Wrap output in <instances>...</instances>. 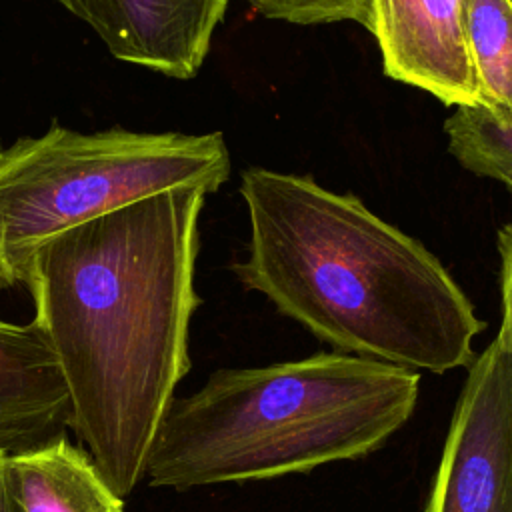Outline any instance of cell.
Segmentation results:
<instances>
[{"label":"cell","instance_id":"6da1fadb","mask_svg":"<svg viewBox=\"0 0 512 512\" xmlns=\"http://www.w3.org/2000/svg\"><path fill=\"white\" fill-rule=\"evenodd\" d=\"M208 190L170 188L36 248L26 290L68 390V426L120 498L144 480L190 370L198 220Z\"/></svg>","mask_w":512,"mask_h":512},{"label":"cell","instance_id":"7a4b0ae2","mask_svg":"<svg viewBox=\"0 0 512 512\" xmlns=\"http://www.w3.org/2000/svg\"><path fill=\"white\" fill-rule=\"evenodd\" d=\"M248 256L236 278L336 352L416 372L468 368L484 330L474 304L418 240L354 194L248 168Z\"/></svg>","mask_w":512,"mask_h":512},{"label":"cell","instance_id":"3957f363","mask_svg":"<svg viewBox=\"0 0 512 512\" xmlns=\"http://www.w3.org/2000/svg\"><path fill=\"white\" fill-rule=\"evenodd\" d=\"M420 372L318 352L250 368H220L174 396L152 442V488L244 484L360 460L414 414Z\"/></svg>","mask_w":512,"mask_h":512},{"label":"cell","instance_id":"277c9868","mask_svg":"<svg viewBox=\"0 0 512 512\" xmlns=\"http://www.w3.org/2000/svg\"><path fill=\"white\" fill-rule=\"evenodd\" d=\"M220 132H78L56 120L0 148V290L26 286L48 238L180 186L216 192L230 176Z\"/></svg>","mask_w":512,"mask_h":512},{"label":"cell","instance_id":"5b68a950","mask_svg":"<svg viewBox=\"0 0 512 512\" xmlns=\"http://www.w3.org/2000/svg\"><path fill=\"white\" fill-rule=\"evenodd\" d=\"M424 512H512V354L500 336L468 366Z\"/></svg>","mask_w":512,"mask_h":512},{"label":"cell","instance_id":"8992f818","mask_svg":"<svg viewBox=\"0 0 512 512\" xmlns=\"http://www.w3.org/2000/svg\"><path fill=\"white\" fill-rule=\"evenodd\" d=\"M128 64L188 80L202 68L230 0H54Z\"/></svg>","mask_w":512,"mask_h":512},{"label":"cell","instance_id":"52a82bcc","mask_svg":"<svg viewBox=\"0 0 512 512\" xmlns=\"http://www.w3.org/2000/svg\"><path fill=\"white\" fill-rule=\"evenodd\" d=\"M468 0H372L386 76L446 106H478L464 40Z\"/></svg>","mask_w":512,"mask_h":512},{"label":"cell","instance_id":"ba28073f","mask_svg":"<svg viewBox=\"0 0 512 512\" xmlns=\"http://www.w3.org/2000/svg\"><path fill=\"white\" fill-rule=\"evenodd\" d=\"M68 390L34 322L0 318V448L18 452L68 426Z\"/></svg>","mask_w":512,"mask_h":512},{"label":"cell","instance_id":"9c48e42d","mask_svg":"<svg viewBox=\"0 0 512 512\" xmlns=\"http://www.w3.org/2000/svg\"><path fill=\"white\" fill-rule=\"evenodd\" d=\"M4 478L14 512H126L92 454L66 432L10 452Z\"/></svg>","mask_w":512,"mask_h":512},{"label":"cell","instance_id":"30bf717a","mask_svg":"<svg viewBox=\"0 0 512 512\" xmlns=\"http://www.w3.org/2000/svg\"><path fill=\"white\" fill-rule=\"evenodd\" d=\"M464 40L478 108L512 124V0H468Z\"/></svg>","mask_w":512,"mask_h":512},{"label":"cell","instance_id":"8fae6325","mask_svg":"<svg viewBox=\"0 0 512 512\" xmlns=\"http://www.w3.org/2000/svg\"><path fill=\"white\" fill-rule=\"evenodd\" d=\"M448 152L476 176L498 180L512 172V124L478 106H460L444 122Z\"/></svg>","mask_w":512,"mask_h":512},{"label":"cell","instance_id":"7c38bea8","mask_svg":"<svg viewBox=\"0 0 512 512\" xmlns=\"http://www.w3.org/2000/svg\"><path fill=\"white\" fill-rule=\"evenodd\" d=\"M256 12L270 20L290 24L354 22L372 32V0H248Z\"/></svg>","mask_w":512,"mask_h":512},{"label":"cell","instance_id":"4fadbf2b","mask_svg":"<svg viewBox=\"0 0 512 512\" xmlns=\"http://www.w3.org/2000/svg\"><path fill=\"white\" fill-rule=\"evenodd\" d=\"M500 252V304L502 320L496 336L504 340L512 354V222H508L498 234Z\"/></svg>","mask_w":512,"mask_h":512},{"label":"cell","instance_id":"5bb4252c","mask_svg":"<svg viewBox=\"0 0 512 512\" xmlns=\"http://www.w3.org/2000/svg\"><path fill=\"white\" fill-rule=\"evenodd\" d=\"M8 452L0 448V512H14L8 490H6V478H4V464H6Z\"/></svg>","mask_w":512,"mask_h":512},{"label":"cell","instance_id":"9a60e30c","mask_svg":"<svg viewBox=\"0 0 512 512\" xmlns=\"http://www.w3.org/2000/svg\"><path fill=\"white\" fill-rule=\"evenodd\" d=\"M498 182L500 184H504V188L510 192V196H512V172H506V174H502L500 178H498Z\"/></svg>","mask_w":512,"mask_h":512}]
</instances>
